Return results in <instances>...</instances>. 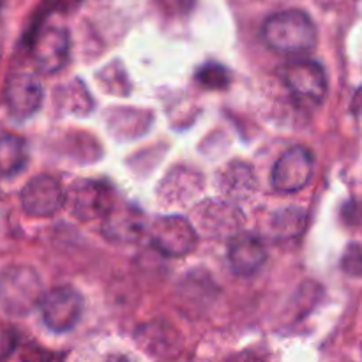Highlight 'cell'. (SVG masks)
Here are the masks:
<instances>
[{"instance_id":"6da1fadb","label":"cell","mask_w":362,"mask_h":362,"mask_svg":"<svg viewBox=\"0 0 362 362\" xmlns=\"http://www.w3.org/2000/svg\"><path fill=\"white\" fill-rule=\"evenodd\" d=\"M262 37L271 49L283 53H303L318 41L317 25L308 13L286 9L271 14L262 27Z\"/></svg>"},{"instance_id":"7a4b0ae2","label":"cell","mask_w":362,"mask_h":362,"mask_svg":"<svg viewBox=\"0 0 362 362\" xmlns=\"http://www.w3.org/2000/svg\"><path fill=\"white\" fill-rule=\"evenodd\" d=\"M42 283L34 267L14 264L0 271V310L7 317H25L39 306Z\"/></svg>"},{"instance_id":"3957f363","label":"cell","mask_w":362,"mask_h":362,"mask_svg":"<svg viewBox=\"0 0 362 362\" xmlns=\"http://www.w3.org/2000/svg\"><path fill=\"white\" fill-rule=\"evenodd\" d=\"M283 83L300 101L318 106L325 101L329 90L325 69L315 60L288 62L279 71Z\"/></svg>"},{"instance_id":"277c9868","label":"cell","mask_w":362,"mask_h":362,"mask_svg":"<svg viewBox=\"0 0 362 362\" xmlns=\"http://www.w3.org/2000/svg\"><path fill=\"white\" fill-rule=\"evenodd\" d=\"M42 322L49 331L62 334L76 327L83 311V297L73 286H57L42 293L39 300Z\"/></svg>"},{"instance_id":"5b68a950","label":"cell","mask_w":362,"mask_h":362,"mask_svg":"<svg viewBox=\"0 0 362 362\" xmlns=\"http://www.w3.org/2000/svg\"><path fill=\"white\" fill-rule=\"evenodd\" d=\"M45 99V88L34 73H14L4 88V105L16 122H25L39 112Z\"/></svg>"},{"instance_id":"8992f818","label":"cell","mask_w":362,"mask_h":362,"mask_svg":"<svg viewBox=\"0 0 362 362\" xmlns=\"http://www.w3.org/2000/svg\"><path fill=\"white\" fill-rule=\"evenodd\" d=\"M152 246L166 257H184L197 247L198 235L194 226L180 216L156 219L148 228Z\"/></svg>"},{"instance_id":"52a82bcc","label":"cell","mask_w":362,"mask_h":362,"mask_svg":"<svg viewBox=\"0 0 362 362\" xmlns=\"http://www.w3.org/2000/svg\"><path fill=\"white\" fill-rule=\"evenodd\" d=\"M313 170L315 158L310 148L300 145L288 148L272 168V187L279 193H297L310 184Z\"/></svg>"},{"instance_id":"ba28073f","label":"cell","mask_w":362,"mask_h":362,"mask_svg":"<svg viewBox=\"0 0 362 362\" xmlns=\"http://www.w3.org/2000/svg\"><path fill=\"white\" fill-rule=\"evenodd\" d=\"M73 216L81 221L103 219L115 205L112 187L101 180H81L74 184L66 197Z\"/></svg>"},{"instance_id":"9c48e42d","label":"cell","mask_w":362,"mask_h":362,"mask_svg":"<svg viewBox=\"0 0 362 362\" xmlns=\"http://www.w3.org/2000/svg\"><path fill=\"white\" fill-rule=\"evenodd\" d=\"M66 197L62 184L55 177L37 175L21 191V205L32 218H48L66 205Z\"/></svg>"},{"instance_id":"30bf717a","label":"cell","mask_w":362,"mask_h":362,"mask_svg":"<svg viewBox=\"0 0 362 362\" xmlns=\"http://www.w3.org/2000/svg\"><path fill=\"white\" fill-rule=\"evenodd\" d=\"M71 37L64 27H46L32 41L35 67L42 74H53L64 69L69 60Z\"/></svg>"},{"instance_id":"8fae6325","label":"cell","mask_w":362,"mask_h":362,"mask_svg":"<svg viewBox=\"0 0 362 362\" xmlns=\"http://www.w3.org/2000/svg\"><path fill=\"white\" fill-rule=\"evenodd\" d=\"M147 230V219L133 205H113L103 218V233L106 239L119 244L136 243Z\"/></svg>"},{"instance_id":"7c38bea8","label":"cell","mask_w":362,"mask_h":362,"mask_svg":"<svg viewBox=\"0 0 362 362\" xmlns=\"http://www.w3.org/2000/svg\"><path fill=\"white\" fill-rule=\"evenodd\" d=\"M267 250L264 240L253 233H237L230 240L228 262L233 274L240 278H250L257 274L265 264Z\"/></svg>"},{"instance_id":"4fadbf2b","label":"cell","mask_w":362,"mask_h":362,"mask_svg":"<svg viewBox=\"0 0 362 362\" xmlns=\"http://www.w3.org/2000/svg\"><path fill=\"white\" fill-rule=\"evenodd\" d=\"M136 341L147 354L156 357H170L182 346L179 332L166 322H152L136 331Z\"/></svg>"},{"instance_id":"5bb4252c","label":"cell","mask_w":362,"mask_h":362,"mask_svg":"<svg viewBox=\"0 0 362 362\" xmlns=\"http://www.w3.org/2000/svg\"><path fill=\"white\" fill-rule=\"evenodd\" d=\"M198 225L209 233H235L243 225V216L235 207L223 202H209L198 212Z\"/></svg>"},{"instance_id":"9a60e30c","label":"cell","mask_w":362,"mask_h":362,"mask_svg":"<svg viewBox=\"0 0 362 362\" xmlns=\"http://www.w3.org/2000/svg\"><path fill=\"white\" fill-rule=\"evenodd\" d=\"M28 161L27 141L16 134L0 136V177L11 179L25 170Z\"/></svg>"},{"instance_id":"2e32d148","label":"cell","mask_w":362,"mask_h":362,"mask_svg":"<svg viewBox=\"0 0 362 362\" xmlns=\"http://www.w3.org/2000/svg\"><path fill=\"white\" fill-rule=\"evenodd\" d=\"M223 184L232 197H246L250 194V191H253L257 182H255L253 170L247 168L246 165H237L230 168V172L223 179Z\"/></svg>"},{"instance_id":"e0dca14e","label":"cell","mask_w":362,"mask_h":362,"mask_svg":"<svg viewBox=\"0 0 362 362\" xmlns=\"http://www.w3.org/2000/svg\"><path fill=\"white\" fill-rule=\"evenodd\" d=\"M194 80L207 90H223L230 85V71L218 62L204 64L194 74Z\"/></svg>"},{"instance_id":"ac0fdd59","label":"cell","mask_w":362,"mask_h":362,"mask_svg":"<svg viewBox=\"0 0 362 362\" xmlns=\"http://www.w3.org/2000/svg\"><path fill=\"white\" fill-rule=\"evenodd\" d=\"M306 228V214L300 209H286L274 219V230L281 237H296Z\"/></svg>"},{"instance_id":"d6986e66","label":"cell","mask_w":362,"mask_h":362,"mask_svg":"<svg viewBox=\"0 0 362 362\" xmlns=\"http://www.w3.org/2000/svg\"><path fill=\"white\" fill-rule=\"evenodd\" d=\"M341 271L350 278H362V246L349 244L341 257Z\"/></svg>"},{"instance_id":"ffe728a7","label":"cell","mask_w":362,"mask_h":362,"mask_svg":"<svg viewBox=\"0 0 362 362\" xmlns=\"http://www.w3.org/2000/svg\"><path fill=\"white\" fill-rule=\"evenodd\" d=\"M341 218L346 225H356V223H359L362 219V205L356 200L345 204V207L341 211Z\"/></svg>"},{"instance_id":"44dd1931","label":"cell","mask_w":362,"mask_h":362,"mask_svg":"<svg viewBox=\"0 0 362 362\" xmlns=\"http://www.w3.org/2000/svg\"><path fill=\"white\" fill-rule=\"evenodd\" d=\"M168 7H173L177 11H189L194 0H163Z\"/></svg>"},{"instance_id":"7402d4cb","label":"cell","mask_w":362,"mask_h":362,"mask_svg":"<svg viewBox=\"0 0 362 362\" xmlns=\"http://www.w3.org/2000/svg\"><path fill=\"white\" fill-rule=\"evenodd\" d=\"M2 4H4V0H0V9H2Z\"/></svg>"}]
</instances>
